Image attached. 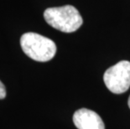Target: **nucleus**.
Masks as SVG:
<instances>
[{"instance_id": "f257e3e1", "label": "nucleus", "mask_w": 130, "mask_h": 129, "mask_svg": "<svg viewBox=\"0 0 130 129\" xmlns=\"http://www.w3.org/2000/svg\"><path fill=\"white\" fill-rule=\"evenodd\" d=\"M44 18L51 27L64 33L76 31L83 24L79 11L71 5L49 8L44 12Z\"/></svg>"}, {"instance_id": "f03ea898", "label": "nucleus", "mask_w": 130, "mask_h": 129, "mask_svg": "<svg viewBox=\"0 0 130 129\" xmlns=\"http://www.w3.org/2000/svg\"><path fill=\"white\" fill-rule=\"evenodd\" d=\"M20 45L27 56L39 62H46L53 59L57 50L53 40L32 32L22 35Z\"/></svg>"}, {"instance_id": "7ed1b4c3", "label": "nucleus", "mask_w": 130, "mask_h": 129, "mask_svg": "<svg viewBox=\"0 0 130 129\" xmlns=\"http://www.w3.org/2000/svg\"><path fill=\"white\" fill-rule=\"evenodd\" d=\"M105 85L114 94H122L130 86V62L122 60L109 67L104 73Z\"/></svg>"}, {"instance_id": "20e7f679", "label": "nucleus", "mask_w": 130, "mask_h": 129, "mask_svg": "<svg viewBox=\"0 0 130 129\" xmlns=\"http://www.w3.org/2000/svg\"><path fill=\"white\" fill-rule=\"evenodd\" d=\"M73 122L78 129H105L103 121L96 112L81 108L73 115Z\"/></svg>"}, {"instance_id": "39448f33", "label": "nucleus", "mask_w": 130, "mask_h": 129, "mask_svg": "<svg viewBox=\"0 0 130 129\" xmlns=\"http://www.w3.org/2000/svg\"><path fill=\"white\" fill-rule=\"evenodd\" d=\"M5 97H6V89L4 85L0 81V99H4Z\"/></svg>"}, {"instance_id": "423d86ee", "label": "nucleus", "mask_w": 130, "mask_h": 129, "mask_svg": "<svg viewBox=\"0 0 130 129\" xmlns=\"http://www.w3.org/2000/svg\"><path fill=\"white\" fill-rule=\"evenodd\" d=\"M128 106H129V108H130V96H129V97H128Z\"/></svg>"}]
</instances>
